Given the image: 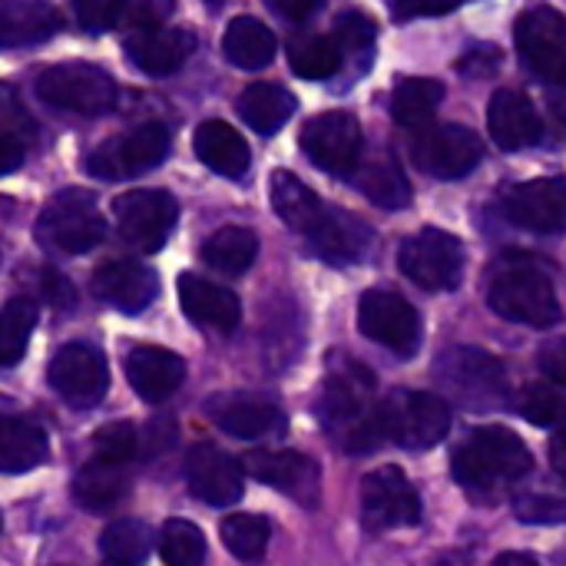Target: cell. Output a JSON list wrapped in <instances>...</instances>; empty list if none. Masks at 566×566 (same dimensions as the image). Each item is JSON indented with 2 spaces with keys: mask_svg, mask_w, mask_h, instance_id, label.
I'll return each instance as SVG.
<instances>
[{
  "mask_svg": "<svg viewBox=\"0 0 566 566\" xmlns=\"http://www.w3.org/2000/svg\"><path fill=\"white\" fill-rule=\"evenodd\" d=\"M375 375L342 355L332 352L325 361V381L318 395V421L325 434L348 454H368L378 451L388 438L385 431V405L375 401Z\"/></svg>",
  "mask_w": 566,
  "mask_h": 566,
  "instance_id": "cell-1",
  "label": "cell"
},
{
  "mask_svg": "<svg viewBox=\"0 0 566 566\" xmlns=\"http://www.w3.org/2000/svg\"><path fill=\"white\" fill-rule=\"evenodd\" d=\"M534 468L527 444L507 428H478L454 451L451 471L461 488L471 494H497L524 481Z\"/></svg>",
  "mask_w": 566,
  "mask_h": 566,
  "instance_id": "cell-2",
  "label": "cell"
},
{
  "mask_svg": "<svg viewBox=\"0 0 566 566\" xmlns=\"http://www.w3.org/2000/svg\"><path fill=\"white\" fill-rule=\"evenodd\" d=\"M434 381L444 395L468 411H497L511 401V385L504 365L471 345L448 348L434 361Z\"/></svg>",
  "mask_w": 566,
  "mask_h": 566,
  "instance_id": "cell-3",
  "label": "cell"
},
{
  "mask_svg": "<svg viewBox=\"0 0 566 566\" xmlns=\"http://www.w3.org/2000/svg\"><path fill=\"white\" fill-rule=\"evenodd\" d=\"M106 235V219L90 189L56 192L36 216V242L60 255H83Z\"/></svg>",
  "mask_w": 566,
  "mask_h": 566,
  "instance_id": "cell-4",
  "label": "cell"
},
{
  "mask_svg": "<svg viewBox=\"0 0 566 566\" xmlns=\"http://www.w3.org/2000/svg\"><path fill=\"white\" fill-rule=\"evenodd\" d=\"M488 302L501 318L531 325V328H554L564 318V308L557 302L551 279L531 265H511L497 272L491 279Z\"/></svg>",
  "mask_w": 566,
  "mask_h": 566,
  "instance_id": "cell-5",
  "label": "cell"
},
{
  "mask_svg": "<svg viewBox=\"0 0 566 566\" xmlns=\"http://www.w3.org/2000/svg\"><path fill=\"white\" fill-rule=\"evenodd\" d=\"M36 93L43 103L80 113V116H103L116 106V83L96 63H56L40 73Z\"/></svg>",
  "mask_w": 566,
  "mask_h": 566,
  "instance_id": "cell-6",
  "label": "cell"
},
{
  "mask_svg": "<svg viewBox=\"0 0 566 566\" xmlns=\"http://www.w3.org/2000/svg\"><path fill=\"white\" fill-rule=\"evenodd\" d=\"M385 431L388 441L408 448V451H428L444 441L451 431V408L444 398L428 391H391L385 401Z\"/></svg>",
  "mask_w": 566,
  "mask_h": 566,
  "instance_id": "cell-7",
  "label": "cell"
},
{
  "mask_svg": "<svg viewBox=\"0 0 566 566\" xmlns=\"http://www.w3.org/2000/svg\"><path fill=\"white\" fill-rule=\"evenodd\" d=\"M401 272L424 292H451L464 279V245L444 229H421L398 252Z\"/></svg>",
  "mask_w": 566,
  "mask_h": 566,
  "instance_id": "cell-8",
  "label": "cell"
},
{
  "mask_svg": "<svg viewBox=\"0 0 566 566\" xmlns=\"http://www.w3.org/2000/svg\"><path fill=\"white\" fill-rule=\"evenodd\" d=\"M169 129L163 123H143L126 129L86 156V172L96 179H133L156 169L169 156Z\"/></svg>",
  "mask_w": 566,
  "mask_h": 566,
  "instance_id": "cell-9",
  "label": "cell"
},
{
  "mask_svg": "<svg viewBox=\"0 0 566 566\" xmlns=\"http://www.w3.org/2000/svg\"><path fill=\"white\" fill-rule=\"evenodd\" d=\"M113 219L126 245L159 252L179 219V202L166 189H133L113 199Z\"/></svg>",
  "mask_w": 566,
  "mask_h": 566,
  "instance_id": "cell-10",
  "label": "cell"
},
{
  "mask_svg": "<svg viewBox=\"0 0 566 566\" xmlns=\"http://www.w3.org/2000/svg\"><path fill=\"white\" fill-rule=\"evenodd\" d=\"M358 328L368 342L388 348L398 358H411L421 348V318L415 305L388 289H371L361 295Z\"/></svg>",
  "mask_w": 566,
  "mask_h": 566,
  "instance_id": "cell-11",
  "label": "cell"
},
{
  "mask_svg": "<svg viewBox=\"0 0 566 566\" xmlns=\"http://www.w3.org/2000/svg\"><path fill=\"white\" fill-rule=\"evenodd\" d=\"M361 521L371 534L408 531L421 524V497L395 464L378 468L361 484Z\"/></svg>",
  "mask_w": 566,
  "mask_h": 566,
  "instance_id": "cell-12",
  "label": "cell"
},
{
  "mask_svg": "<svg viewBox=\"0 0 566 566\" xmlns=\"http://www.w3.org/2000/svg\"><path fill=\"white\" fill-rule=\"evenodd\" d=\"M46 378H50V388L76 411L96 408L109 391V365L99 355V348H93L86 342L63 345L53 355Z\"/></svg>",
  "mask_w": 566,
  "mask_h": 566,
  "instance_id": "cell-13",
  "label": "cell"
},
{
  "mask_svg": "<svg viewBox=\"0 0 566 566\" xmlns=\"http://www.w3.org/2000/svg\"><path fill=\"white\" fill-rule=\"evenodd\" d=\"M517 53L541 80L566 90V17L554 7H531L514 27Z\"/></svg>",
  "mask_w": 566,
  "mask_h": 566,
  "instance_id": "cell-14",
  "label": "cell"
},
{
  "mask_svg": "<svg viewBox=\"0 0 566 566\" xmlns=\"http://www.w3.org/2000/svg\"><path fill=\"white\" fill-rule=\"evenodd\" d=\"M411 159L418 169L438 179H461L474 172L484 159V146L474 129L461 123H441L431 129H421L411 139Z\"/></svg>",
  "mask_w": 566,
  "mask_h": 566,
  "instance_id": "cell-15",
  "label": "cell"
},
{
  "mask_svg": "<svg viewBox=\"0 0 566 566\" xmlns=\"http://www.w3.org/2000/svg\"><path fill=\"white\" fill-rule=\"evenodd\" d=\"M302 153L308 156L312 166H318L332 176L355 172L358 159H361L358 119L345 109H328V113L308 119L302 129Z\"/></svg>",
  "mask_w": 566,
  "mask_h": 566,
  "instance_id": "cell-16",
  "label": "cell"
},
{
  "mask_svg": "<svg viewBox=\"0 0 566 566\" xmlns=\"http://www.w3.org/2000/svg\"><path fill=\"white\" fill-rule=\"evenodd\" d=\"M245 474L292 497L298 507L315 511L322 501V468L302 451H252L242 458Z\"/></svg>",
  "mask_w": 566,
  "mask_h": 566,
  "instance_id": "cell-17",
  "label": "cell"
},
{
  "mask_svg": "<svg viewBox=\"0 0 566 566\" xmlns=\"http://www.w3.org/2000/svg\"><path fill=\"white\" fill-rule=\"evenodd\" d=\"M501 212L517 229L537 235L566 232V182L564 179H531L507 186L501 192Z\"/></svg>",
  "mask_w": 566,
  "mask_h": 566,
  "instance_id": "cell-18",
  "label": "cell"
},
{
  "mask_svg": "<svg viewBox=\"0 0 566 566\" xmlns=\"http://www.w3.org/2000/svg\"><path fill=\"white\" fill-rule=\"evenodd\" d=\"M206 415L209 421L242 441H265V438H282L289 421L282 415V408L262 395H249V391H222L212 395L206 401Z\"/></svg>",
  "mask_w": 566,
  "mask_h": 566,
  "instance_id": "cell-19",
  "label": "cell"
},
{
  "mask_svg": "<svg viewBox=\"0 0 566 566\" xmlns=\"http://www.w3.org/2000/svg\"><path fill=\"white\" fill-rule=\"evenodd\" d=\"M186 484L196 501L209 507H232L245 494V464L212 444H196L186 454Z\"/></svg>",
  "mask_w": 566,
  "mask_h": 566,
  "instance_id": "cell-20",
  "label": "cell"
},
{
  "mask_svg": "<svg viewBox=\"0 0 566 566\" xmlns=\"http://www.w3.org/2000/svg\"><path fill=\"white\" fill-rule=\"evenodd\" d=\"M90 289L103 305H109L123 315H139L156 302L159 275L143 262L116 259V262H106L93 272Z\"/></svg>",
  "mask_w": 566,
  "mask_h": 566,
  "instance_id": "cell-21",
  "label": "cell"
},
{
  "mask_svg": "<svg viewBox=\"0 0 566 566\" xmlns=\"http://www.w3.org/2000/svg\"><path fill=\"white\" fill-rule=\"evenodd\" d=\"M305 242L315 255H322L332 265H358L375 252V229L365 226L358 216L328 206L315 229L305 235Z\"/></svg>",
  "mask_w": 566,
  "mask_h": 566,
  "instance_id": "cell-22",
  "label": "cell"
},
{
  "mask_svg": "<svg viewBox=\"0 0 566 566\" xmlns=\"http://www.w3.org/2000/svg\"><path fill=\"white\" fill-rule=\"evenodd\" d=\"M179 305H182L189 322L212 328V332H222V335H229L242 322L239 295L202 279V275H196V272L179 275Z\"/></svg>",
  "mask_w": 566,
  "mask_h": 566,
  "instance_id": "cell-23",
  "label": "cell"
},
{
  "mask_svg": "<svg viewBox=\"0 0 566 566\" xmlns=\"http://www.w3.org/2000/svg\"><path fill=\"white\" fill-rule=\"evenodd\" d=\"M126 378L143 401L159 405L172 391H179V385L186 381V361L179 355H172L169 348L136 345L126 355Z\"/></svg>",
  "mask_w": 566,
  "mask_h": 566,
  "instance_id": "cell-24",
  "label": "cell"
},
{
  "mask_svg": "<svg viewBox=\"0 0 566 566\" xmlns=\"http://www.w3.org/2000/svg\"><path fill=\"white\" fill-rule=\"evenodd\" d=\"M196 43L199 40L192 30L163 27V30L139 33V36L126 40V56L136 70H143L149 76H169L192 56Z\"/></svg>",
  "mask_w": 566,
  "mask_h": 566,
  "instance_id": "cell-25",
  "label": "cell"
},
{
  "mask_svg": "<svg viewBox=\"0 0 566 566\" xmlns=\"http://www.w3.org/2000/svg\"><path fill=\"white\" fill-rule=\"evenodd\" d=\"M488 126L501 149H527L541 139V116L521 90L494 93L488 106Z\"/></svg>",
  "mask_w": 566,
  "mask_h": 566,
  "instance_id": "cell-26",
  "label": "cell"
},
{
  "mask_svg": "<svg viewBox=\"0 0 566 566\" xmlns=\"http://www.w3.org/2000/svg\"><path fill=\"white\" fill-rule=\"evenodd\" d=\"M192 149H196V156H199V163L206 169H212V172H219L226 179L245 176L249 163H252L249 143L226 119H206L192 136Z\"/></svg>",
  "mask_w": 566,
  "mask_h": 566,
  "instance_id": "cell-27",
  "label": "cell"
},
{
  "mask_svg": "<svg viewBox=\"0 0 566 566\" xmlns=\"http://www.w3.org/2000/svg\"><path fill=\"white\" fill-rule=\"evenodd\" d=\"M60 30V17L46 0H3L0 7V43L7 50L36 46Z\"/></svg>",
  "mask_w": 566,
  "mask_h": 566,
  "instance_id": "cell-28",
  "label": "cell"
},
{
  "mask_svg": "<svg viewBox=\"0 0 566 566\" xmlns=\"http://www.w3.org/2000/svg\"><path fill=\"white\" fill-rule=\"evenodd\" d=\"M269 189H272V209H275V216H279L292 232H298L302 239L315 229V222H318V219L325 216V209H328L325 199H318L298 176H292V172H285V169H275V172H272Z\"/></svg>",
  "mask_w": 566,
  "mask_h": 566,
  "instance_id": "cell-29",
  "label": "cell"
},
{
  "mask_svg": "<svg viewBox=\"0 0 566 566\" xmlns=\"http://www.w3.org/2000/svg\"><path fill=\"white\" fill-rule=\"evenodd\" d=\"M242 123L262 136H275L295 113V96L279 83H252L235 103Z\"/></svg>",
  "mask_w": 566,
  "mask_h": 566,
  "instance_id": "cell-30",
  "label": "cell"
},
{
  "mask_svg": "<svg viewBox=\"0 0 566 566\" xmlns=\"http://www.w3.org/2000/svg\"><path fill=\"white\" fill-rule=\"evenodd\" d=\"M275 33L255 17H235L222 33V53L239 70H262L275 60Z\"/></svg>",
  "mask_w": 566,
  "mask_h": 566,
  "instance_id": "cell-31",
  "label": "cell"
},
{
  "mask_svg": "<svg viewBox=\"0 0 566 566\" xmlns=\"http://www.w3.org/2000/svg\"><path fill=\"white\" fill-rule=\"evenodd\" d=\"M355 186L365 199H371L378 209H388V212H398L411 202V182L388 153L368 159L355 172Z\"/></svg>",
  "mask_w": 566,
  "mask_h": 566,
  "instance_id": "cell-32",
  "label": "cell"
},
{
  "mask_svg": "<svg viewBox=\"0 0 566 566\" xmlns=\"http://www.w3.org/2000/svg\"><path fill=\"white\" fill-rule=\"evenodd\" d=\"M50 454L43 428L27 418H3L0 424V468L7 474H27L40 468Z\"/></svg>",
  "mask_w": 566,
  "mask_h": 566,
  "instance_id": "cell-33",
  "label": "cell"
},
{
  "mask_svg": "<svg viewBox=\"0 0 566 566\" xmlns=\"http://www.w3.org/2000/svg\"><path fill=\"white\" fill-rule=\"evenodd\" d=\"M123 494H126V464H109V461L90 458L73 481L76 504H83L86 511H96V514L116 507L123 501Z\"/></svg>",
  "mask_w": 566,
  "mask_h": 566,
  "instance_id": "cell-34",
  "label": "cell"
},
{
  "mask_svg": "<svg viewBox=\"0 0 566 566\" xmlns=\"http://www.w3.org/2000/svg\"><path fill=\"white\" fill-rule=\"evenodd\" d=\"M444 99V83L431 76H405L391 93V116L395 123L415 129L424 126Z\"/></svg>",
  "mask_w": 566,
  "mask_h": 566,
  "instance_id": "cell-35",
  "label": "cell"
},
{
  "mask_svg": "<svg viewBox=\"0 0 566 566\" xmlns=\"http://www.w3.org/2000/svg\"><path fill=\"white\" fill-rule=\"evenodd\" d=\"M255 255H259V239H255L252 229H242V226H226L216 235H209L206 245H202L206 265H212L222 275L249 272Z\"/></svg>",
  "mask_w": 566,
  "mask_h": 566,
  "instance_id": "cell-36",
  "label": "cell"
},
{
  "mask_svg": "<svg viewBox=\"0 0 566 566\" xmlns=\"http://www.w3.org/2000/svg\"><path fill=\"white\" fill-rule=\"evenodd\" d=\"M153 534L143 521H113L99 537V554L109 566H139L149 557Z\"/></svg>",
  "mask_w": 566,
  "mask_h": 566,
  "instance_id": "cell-37",
  "label": "cell"
},
{
  "mask_svg": "<svg viewBox=\"0 0 566 566\" xmlns=\"http://www.w3.org/2000/svg\"><path fill=\"white\" fill-rule=\"evenodd\" d=\"M222 544L235 560L255 564L269 551V524L259 514H229L222 521Z\"/></svg>",
  "mask_w": 566,
  "mask_h": 566,
  "instance_id": "cell-38",
  "label": "cell"
},
{
  "mask_svg": "<svg viewBox=\"0 0 566 566\" xmlns=\"http://www.w3.org/2000/svg\"><path fill=\"white\" fill-rule=\"evenodd\" d=\"M33 325H36V302H30L23 295L10 298L3 308V318H0V361L7 368L23 358Z\"/></svg>",
  "mask_w": 566,
  "mask_h": 566,
  "instance_id": "cell-39",
  "label": "cell"
},
{
  "mask_svg": "<svg viewBox=\"0 0 566 566\" xmlns=\"http://www.w3.org/2000/svg\"><path fill=\"white\" fill-rule=\"evenodd\" d=\"M342 43L335 36H308L298 40L289 53V66L302 80H328L342 66Z\"/></svg>",
  "mask_w": 566,
  "mask_h": 566,
  "instance_id": "cell-40",
  "label": "cell"
},
{
  "mask_svg": "<svg viewBox=\"0 0 566 566\" xmlns=\"http://www.w3.org/2000/svg\"><path fill=\"white\" fill-rule=\"evenodd\" d=\"M159 557L166 566H206V537L189 521H166L159 531Z\"/></svg>",
  "mask_w": 566,
  "mask_h": 566,
  "instance_id": "cell-41",
  "label": "cell"
},
{
  "mask_svg": "<svg viewBox=\"0 0 566 566\" xmlns=\"http://www.w3.org/2000/svg\"><path fill=\"white\" fill-rule=\"evenodd\" d=\"M139 444H143L139 428L129 421H116V424H106L93 434V454L90 458H99L109 464H129L136 458Z\"/></svg>",
  "mask_w": 566,
  "mask_h": 566,
  "instance_id": "cell-42",
  "label": "cell"
},
{
  "mask_svg": "<svg viewBox=\"0 0 566 566\" xmlns=\"http://www.w3.org/2000/svg\"><path fill=\"white\" fill-rule=\"evenodd\" d=\"M517 415L537 428L566 424V401L547 385H531L517 395Z\"/></svg>",
  "mask_w": 566,
  "mask_h": 566,
  "instance_id": "cell-43",
  "label": "cell"
},
{
  "mask_svg": "<svg viewBox=\"0 0 566 566\" xmlns=\"http://www.w3.org/2000/svg\"><path fill=\"white\" fill-rule=\"evenodd\" d=\"M176 13V0H119L116 27L126 33H153Z\"/></svg>",
  "mask_w": 566,
  "mask_h": 566,
  "instance_id": "cell-44",
  "label": "cell"
},
{
  "mask_svg": "<svg viewBox=\"0 0 566 566\" xmlns=\"http://www.w3.org/2000/svg\"><path fill=\"white\" fill-rule=\"evenodd\" d=\"M375 36H378V27L361 10H345L335 20V40L342 43L345 53H368L375 46Z\"/></svg>",
  "mask_w": 566,
  "mask_h": 566,
  "instance_id": "cell-45",
  "label": "cell"
},
{
  "mask_svg": "<svg viewBox=\"0 0 566 566\" xmlns=\"http://www.w3.org/2000/svg\"><path fill=\"white\" fill-rule=\"evenodd\" d=\"M116 10L119 0H73V13L86 33H106L116 27Z\"/></svg>",
  "mask_w": 566,
  "mask_h": 566,
  "instance_id": "cell-46",
  "label": "cell"
},
{
  "mask_svg": "<svg viewBox=\"0 0 566 566\" xmlns=\"http://www.w3.org/2000/svg\"><path fill=\"white\" fill-rule=\"evenodd\" d=\"M458 70L468 76V80H488L501 70V50L494 43H478L471 46L461 60H458Z\"/></svg>",
  "mask_w": 566,
  "mask_h": 566,
  "instance_id": "cell-47",
  "label": "cell"
},
{
  "mask_svg": "<svg viewBox=\"0 0 566 566\" xmlns=\"http://www.w3.org/2000/svg\"><path fill=\"white\" fill-rule=\"evenodd\" d=\"M464 0H395L391 10L398 20H415V17H444L458 10Z\"/></svg>",
  "mask_w": 566,
  "mask_h": 566,
  "instance_id": "cell-48",
  "label": "cell"
},
{
  "mask_svg": "<svg viewBox=\"0 0 566 566\" xmlns=\"http://www.w3.org/2000/svg\"><path fill=\"white\" fill-rule=\"evenodd\" d=\"M541 371H544L551 381L566 385V338H560V342H554V345L544 348V355H541Z\"/></svg>",
  "mask_w": 566,
  "mask_h": 566,
  "instance_id": "cell-49",
  "label": "cell"
},
{
  "mask_svg": "<svg viewBox=\"0 0 566 566\" xmlns=\"http://www.w3.org/2000/svg\"><path fill=\"white\" fill-rule=\"evenodd\" d=\"M40 285H43V295H46L53 305L66 308V305L73 302V289H70V282H66L60 272H50V269H43V272H40Z\"/></svg>",
  "mask_w": 566,
  "mask_h": 566,
  "instance_id": "cell-50",
  "label": "cell"
},
{
  "mask_svg": "<svg viewBox=\"0 0 566 566\" xmlns=\"http://www.w3.org/2000/svg\"><path fill=\"white\" fill-rule=\"evenodd\" d=\"M282 17H289V20H305V17H312L315 10H322V3L325 0H269Z\"/></svg>",
  "mask_w": 566,
  "mask_h": 566,
  "instance_id": "cell-51",
  "label": "cell"
},
{
  "mask_svg": "<svg viewBox=\"0 0 566 566\" xmlns=\"http://www.w3.org/2000/svg\"><path fill=\"white\" fill-rule=\"evenodd\" d=\"M551 461H554V471L566 481V428L551 441Z\"/></svg>",
  "mask_w": 566,
  "mask_h": 566,
  "instance_id": "cell-52",
  "label": "cell"
},
{
  "mask_svg": "<svg viewBox=\"0 0 566 566\" xmlns=\"http://www.w3.org/2000/svg\"><path fill=\"white\" fill-rule=\"evenodd\" d=\"M491 566H541V560L531 554H501Z\"/></svg>",
  "mask_w": 566,
  "mask_h": 566,
  "instance_id": "cell-53",
  "label": "cell"
},
{
  "mask_svg": "<svg viewBox=\"0 0 566 566\" xmlns=\"http://www.w3.org/2000/svg\"><path fill=\"white\" fill-rule=\"evenodd\" d=\"M216 3H219V0H216Z\"/></svg>",
  "mask_w": 566,
  "mask_h": 566,
  "instance_id": "cell-54",
  "label": "cell"
}]
</instances>
